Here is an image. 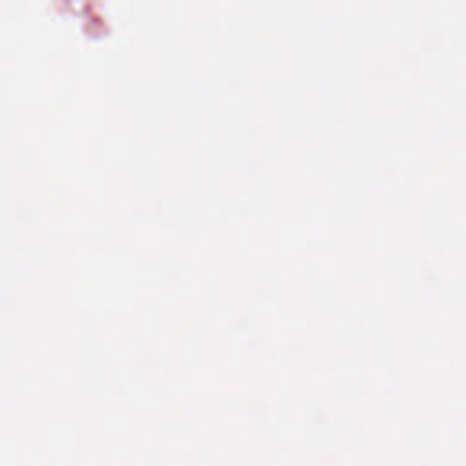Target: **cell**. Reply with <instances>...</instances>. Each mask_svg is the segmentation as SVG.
<instances>
[]
</instances>
